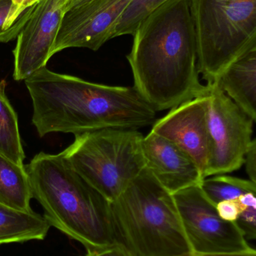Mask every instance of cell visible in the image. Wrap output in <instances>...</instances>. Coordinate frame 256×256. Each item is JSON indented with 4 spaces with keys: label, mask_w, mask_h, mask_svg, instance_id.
<instances>
[{
    "label": "cell",
    "mask_w": 256,
    "mask_h": 256,
    "mask_svg": "<svg viewBox=\"0 0 256 256\" xmlns=\"http://www.w3.org/2000/svg\"><path fill=\"white\" fill-rule=\"evenodd\" d=\"M205 1L213 2H231L237 0H205Z\"/></svg>",
    "instance_id": "26"
},
{
    "label": "cell",
    "mask_w": 256,
    "mask_h": 256,
    "mask_svg": "<svg viewBox=\"0 0 256 256\" xmlns=\"http://www.w3.org/2000/svg\"><path fill=\"white\" fill-rule=\"evenodd\" d=\"M246 206L240 202V200H227L218 203L216 206V212L223 220L235 222L239 215L246 208Z\"/></svg>",
    "instance_id": "21"
},
{
    "label": "cell",
    "mask_w": 256,
    "mask_h": 256,
    "mask_svg": "<svg viewBox=\"0 0 256 256\" xmlns=\"http://www.w3.org/2000/svg\"><path fill=\"white\" fill-rule=\"evenodd\" d=\"M142 146L146 168L170 194L201 185L204 178L199 168L178 146L151 131Z\"/></svg>",
    "instance_id": "12"
},
{
    "label": "cell",
    "mask_w": 256,
    "mask_h": 256,
    "mask_svg": "<svg viewBox=\"0 0 256 256\" xmlns=\"http://www.w3.org/2000/svg\"><path fill=\"white\" fill-rule=\"evenodd\" d=\"M33 198L28 174L18 165L0 154V204L13 210L31 213Z\"/></svg>",
    "instance_id": "15"
},
{
    "label": "cell",
    "mask_w": 256,
    "mask_h": 256,
    "mask_svg": "<svg viewBox=\"0 0 256 256\" xmlns=\"http://www.w3.org/2000/svg\"><path fill=\"white\" fill-rule=\"evenodd\" d=\"M24 81L33 102L32 122L41 137L105 128L138 129L156 121V111L134 86L94 84L46 67Z\"/></svg>",
    "instance_id": "2"
},
{
    "label": "cell",
    "mask_w": 256,
    "mask_h": 256,
    "mask_svg": "<svg viewBox=\"0 0 256 256\" xmlns=\"http://www.w3.org/2000/svg\"><path fill=\"white\" fill-rule=\"evenodd\" d=\"M192 252L242 254L255 251L234 222L223 220L200 186L173 194Z\"/></svg>",
    "instance_id": "8"
},
{
    "label": "cell",
    "mask_w": 256,
    "mask_h": 256,
    "mask_svg": "<svg viewBox=\"0 0 256 256\" xmlns=\"http://www.w3.org/2000/svg\"><path fill=\"white\" fill-rule=\"evenodd\" d=\"M67 1L42 0L36 4L30 19L17 37L13 52L15 80H26L46 67Z\"/></svg>",
    "instance_id": "10"
},
{
    "label": "cell",
    "mask_w": 256,
    "mask_h": 256,
    "mask_svg": "<svg viewBox=\"0 0 256 256\" xmlns=\"http://www.w3.org/2000/svg\"><path fill=\"white\" fill-rule=\"evenodd\" d=\"M189 1L200 74L207 85H213L230 64L256 46V0Z\"/></svg>",
    "instance_id": "6"
},
{
    "label": "cell",
    "mask_w": 256,
    "mask_h": 256,
    "mask_svg": "<svg viewBox=\"0 0 256 256\" xmlns=\"http://www.w3.org/2000/svg\"><path fill=\"white\" fill-rule=\"evenodd\" d=\"M234 224L246 240L256 238V206H249L239 215Z\"/></svg>",
    "instance_id": "20"
},
{
    "label": "cell",
    "mask_w": 256,
    "mask_h": 256,
    "mask_svg": "<svg viewBox=\"0 0 256 256\" xmlns=\"http://www.w3.org/2000/svg\"><path fill=\"white\" fill-rule=\"evenodd\" d=\"M6 81L0 82V154L18 165L25 158L18 118L6 94Z\"/></svg>",
    "instance_id": "16"
},
{
    "label": "cell",
    "mask_w": 256,
    "mask_h": 256,
    "mask_svg": "<svg viewBox=\"0 0 256 256\" xmlns=\"http://www.w3.org/2000/svg\"><path fill=\"white\" fill-rule=\"evenodd\" d=\"M248 116L256 120V46L239 57L216 82Z\"/></svg>",
    "instance_id": "13"
},
{
    "label": "cell",
    "mask_w": 256,
    "mask_h": 256,
    "mask_svg": "<svg viewBox=\"0 0 256 256\" xmlns=\"http://www.w3.org/2000/svg\"><path fill=\"white\" fill-rule=\"evenodd\" d=\"M133 0H92L65 12L50 56L72 48L98 50L113 38L116 27Z\"/></svg>",
    "instance_id": "9"
},
{
    "label": "cell",
    "mask_w": 256,
    "mask_h": 256,
    "mask_svg": "<svg viewBox=\"0 0 256 256\" xmlns=\"http://www.w3.org/2000/svg\"><path fill=\"white\" fill-rule=\"evenodd\" d=\"M127 56L134 88L157 112L207 92L201 84L195 26L189 0H167L134 31Z\"/></svg>",
    "instance_id": "1"
},
{
    "label": "cell",
    "mask_w": 256,
    "mask_h": 256,
    "mask_svg": "<svg viewBox=\"0 0 256 256\" xmlns=\"http://www.w3.org/2000/svg\"><path fill=\"white\" fill-rule=\"evenodd\" d=\"M45 218L87 252L116 243L111 202L73 170L62 153L40 152L24 166Z\"/></svg>",
    "instance_id": "3"
},
{
    "label": "cell",
    "mask_w": 256,
    "mask_h": 256,
    "mask_svg": "<svg viewBox=\"0 0 256 256\" xmlns=\"http://www.w3.org/2000/svg\"><path fill=\"white\" fill-rule=\"evenodd\" d=\"M35 6L24 12L12 27L9 26V20L12 12V0H0V42L7 43L17 38L21 30L30 19Z\"/></svg>",
    "instance_id": "19"
},
{
    "label": "cell",
    "mask_w": 256,
    "mask_h": 256,
    "mask_svg": "<svg viewBox=\"0 0 256 256\" xmlns=\"http://www.w3.org/2000/svg\"><path fill=\"white\" fill-rule=\"evenodd\" d=\"M209 201L215 206L222 201L240 198L247 192H256V183L247 179L225 174H216L204 178L200 185Z\"/></svg>",
    "instance_id": "17"
},
{
    "label": "cell",
    "mask_w": 256,
    "mask_h": 256,
    "mask_svg": "<svg viewBox=\"0 0 256 256\" xmlns=\"http://www.w3.org/2000/svg\"><path fill=\"white\" fill-rule=\"evenodd\" d=\"M116 243L130 256H177L192 252L173 194L144 171L111 202Z\"/></svg>",
    "instance_id": "4"
},
{
    "label": "cell",
    "mask_w": 256,
    "mask_h": 256,
    "mask_svg": "<svg viewBox=\"0 0 256 256\" xmlns=\"http://www.w3.org/2000/svg\"><path fill=\"white\" fill-rule=\"evenodd\" d=\"M249 180L256 183V141L254 138L245 155L244 164Z\"/></svg>",
    "instance_id": "23"
},
{
    "label": "cell",
    "mask_w": 256,
    "mask_h": 256,
    "mask_svg": "<svg viewBox=\"0 0 256 256\" xmlns=\"http://www.w3.org/2000/svg\"><path fill=\"white\" fill-rule=\"evenodd\" d=\"M207 86L210 148L206 178L240 170L254 140L255 122L217 84Z\"/></svg>",
    "instance_id": "7"
},
{
    "label": "cell",
    "mask_w": 256,
    "mask_h": 256,
    "mask_svg": "<svg viewBox=\"0 0 256 256\" xmlns=\"http://www.w3.org/2000/svg\"><path fill=\"white\" fill-rule=\"evenodd\" d=\"M177 256H256V251H252V252H242V254H202L189 252V254H182V255Z\"/></svg>",
    "instance_id": "25"
},
{
    "label": "cell",
    "mask_w": 256,
    "mask_h": 256,
    "mask_svg": "<svg viewBox=\"0 0 256 256\" xmlns=\"http://www.w3.org/2000/svg\"><path fill=\"white\" fill-rule=\"evenodd\" d=\"M50 228L45 216L36 212L24 213L0 204V246L44 240Z\"/></svg>",
    "instance_id": "14"
},
{
    "label": "cell",
    "mask_w": 256,
    "mask_h": 256,
    "mask_svg": "<svg viewBox=\"0 0 256 256\" xmlns=\"http://www.w3.org/2000/svg\"><path fill=\"white\" fill-rule=\"evenodd\" d=\"M207 110V92L170 110L165 116L155 121L150 130L186 152L198 166L204 178L210 148Z\"/></svg>",
    "instance_id": "11"
},
{
    "label": "cell",
    "mask_w": 256,
    "mask_h": 256,
    "mask_svg": "<svg viewBox=\"0 0 256 256\" xmlns=\"http://www.w3.org/2000/svg\"><path fill=\"white\" fill-rule=\"evenodd\" d=\"M86 256H130L120 244L115 243L102 249L87 252Z\"/></svg>",
    "instance_id": "24"
},
{
    "label": "cell",
    "mask_w": 256,
    "mask_h": 256,
    "mask_svg": "<svg viewBox=\"0 0 256 256\" xmlns=\"http://www.w3.org/2000/svg\"><path fill=\"white\" fill-rule=\"evenodd\" d=\"M138 129L105 128L75 135L62 154L73 170L112 202L146 168Z\"/></svg>",
    "instance_id": "5"
},
{
    "label": "cell",
    "mask_w": 256,
    "mask_h": 256,
    "mask_svg": "<svg viewBox=\"0 0 256 256\" xmlns=\"http://www.w3.org/2000/svg\"><path fill=\"white\" fill-rule=\"evenodd\" d=\"M166 1L167 0H133L120 18L114 31L113 38L124 34H133L138 24L152 10Z\"/></svg>",
    "instance_id": "18"
},
{
    "label": "cell",
    "mask_w": 256,
    "mask_h": 256,
    "mask_svg": "<svg viewBox=\"0 0 256 256\" xmlns=\"http://www.w3.org/2000/svg\"><path fill=\"white\" fill-rule=\"evenodd\" d=\"M40 1L42 0H12V8L9 16V26L12 27L25 10Z\"/></svg>",
    "instance_id": "22"
}]
</instances>
